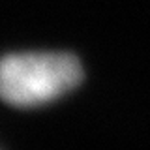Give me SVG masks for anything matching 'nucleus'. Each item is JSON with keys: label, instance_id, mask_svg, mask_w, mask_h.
Segmentation results:
<instances>
[{"label": "nucleus", "instance_id": "nucleus-1", "mask_svg": "<svg viewBox=\"0 0 150 150\" xmlns=\"http://www.w3.org/2000/svg\"><path fill=\"white\" fill-rule=\"evenodd\" d=\"M83 68L64 53H23L0 58V100L13 107L51 103L79 86Z\"/></svg>", "mask_w": 150, "mask_h": 150}]
</instances>
